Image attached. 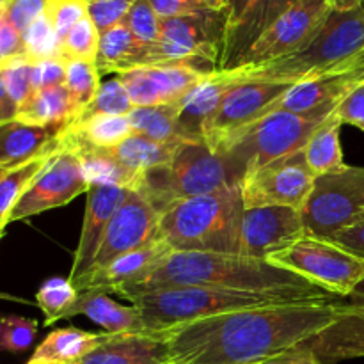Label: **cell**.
Here are the masks:
<instances>
[{
  "label": "cell",
  "mask_w": 364,
  "mask_h": 364,
  "mask_svg": "<svg viewBox=\"0 0 364 364\" xmlns=\"http://www.w3.org/2000/svg\"><path fill=\"white\" fill-rule=\"evenodd\" d=\"M38 334V322L25 316H4L0 318V352L21 354L32 347Z\"/></svg>",
  "instance_id": "40"
},
{
  "label": "cell",
  "mask_w": 364,
  "mask_h": 364,
  "mask_svg": "<svg viewBox=\"0 0 364 364\" xmlns=\"http://www.w3.org/2000/svg\"><path fill=\"white\" fill-rule=\"evenodd\" d=\"M89 183L77 155L59 142V148L41 173L34 178L11 213V223L39 215L68 205L80 194H87Z\"/></svg>",
  "instance_id": "14"
},
{
  "label": "cell",
  "mask_w": 364,
  "mask_h": 364,
  "mask_svg": "<svg viewBox=\"0 0 364 364\" xmlns=\"http://www.w3.org/2000/svg\"><path fill=\"white\" fill-rule=\"evenodd\" d=\"M77 315L87 316L91 322H95L109 334L144 333L137 308L134 304H119L112 297H109L107 291L102 290L80 291V297L68 318Z\"/></svg>",
  "instance_id": "27"
},
{
  "label": "cell",
  "mask_w": 364,
  "mask_h": 364,
  "mask_svg": "<svg viewBox=\"0 0 364 364\" xmlns=\"http://www.w3.org/2000/svg\"><path fill=\"white\" fill-rule=\"evenodd\" d=\"M299 0H247L237 20L228 23L219 70H231L249 46Z\"/></svg>",
  "instance_id": "21"
},
{
  "label": "cell",
  "mask_w": 364,
  "mask_h": 364,
  "mask_svg": "<svg viewBox=\"0 0 364 364\" xmlns=\"http://www.w3.org/2000/svg\"><path fill=\"white\" fill-rule=\"evenodd\" d=\"M100 78H102V73H100L96 63H87V60H66V80H64V87L68 89L71 102H73L75 117L80 114V110H84L95 100L100 85H102Z\"/></svg>",
  "instance_id": "36"
},
{
  "label": "cell",
  "mask_w": 364,
  "mask_h": 364,
  "mask_svg": "<svg viewBox=\"0 0 364 364\" xmlns=\"http://www.w3.org/2000/svg\"><path fill=\"white\" fill-rule=\"evenodd\" d=\"M78 364H171L162 333L109 334Z\"/></svg>",
  "instance_id": "23"
},
{
  "label": "cell",
  "mask_w": 364,
  "mask_h": 364,
  "mask_svg": "<svg viewBox=\"0 0 364 364\" xmlns=\"http://www.w3.org/2000/svg\"><path fill=\"white\" fill-rule=\"evenodd\" d=\"M169 252H173V249L160 238V240L153 242L146 247L117 256L109 265L95 270L87 279L82 281L77 290H102L107 291V294H112L116 288L123 287V284L130 283V281L137 279L142 274L148 272L159 259H162Z\"/></svg>",
  "instance_id": "24"
},
{
  "label": "cell",
  "mask_w": 364,
  "mask_h": 364,
  "mask_svg": "<svg viewBox=\"0 0 364 364\" xmlns=\"http://www.w3.org/2000/svg\"><path fill=\"white\" fill-rule=\"evenodd\" d=\"M78 297H80V291L70 279H64V277L46 279L36 294V302L45 313V326H52L59 320L68 318Z\"/></svg>",
  "instance_id": "35"
},
{
  "label": "cell",
  "mask_w": 364,
  "mask_h": 364,
  "mask_svg": "<svg viewBox=\"0 0 364 364\" xmlns=\"http://www.w3.org/2000/svg\"><path fill=\"white\" fill-rule=\"evenodd\" d=\"M153 64V45L139 41L124 23L100 34L96 66L100 73H127Z\"/></svg>",
  "instance_id": "26"
},
{
  "label": "cell",
  "mask_w": 364,
  "mask_h": 364,
  "mask_svg": "<svg viewBox=\"0 0 364 364\" xmlns=\"http://www.w3.org/2000/svg\"><path fill=\"white\" fill-rule=\"evenodd\" d=\"M255 364H323L316 358L315 352L308 347V345L301 343L297 347H291L288 350L281 352V354L270 355V358L263 359Z\"/></svg>",
  "instance_id": "51"
},
{
  "label": "cell",
  "mask_w": 364,
  "mask_h": 364,
  "mask_svg": "<svg viewBox=\"0 0 364 364\" xmlns=\"http://www.w3.org/2000/svg\"><path fill=\"white\" fill-rule=\"evenodd\" d=\"M304 235L308 233L299 210L288 206L245 208L242 215L238 255L269 259V256L290 247Z\"/></svg>",
  "instance_id": "17"
},
{
  "label": "cell",
  "mask_w": 364,
  "mask_h": 364,
  "mask_svg": "<svg viewBox=\"0 0 364 364\" xmlns=\"http://www.w3.org/2000/svg\"><path fill=\"white\" fill-rule=\"evenodd\" d=\"M364 84V50L345 63L308 77L291 85L279 100L267 107L258 119L272 112H304L316 107L341 103L355 87ZM256 119V121H258ZM255 124V123H252Z\"/></svg>",
  "instance_id": "15"
},
{
  "label": "cell",
  "mask_w": 364,
  "mask_h": 364,
  "mask_svg": "<svg viewBox=\"0 0 364 364\" xmlns=\"http://www.w3.org/2000/svg\"><path fill=\"white\" fill-rule=\"evenodd\" d=\"M329 240L336 242L338 245H341V247H345L347 251L354 252L355 256L364 259V217L359 219L358 223L352 224V226L338 231Z\"/></svg>",
  "instance_id": "50"
},
{
  "label": "cell",
  "mask_w": 364,
  "mask_h": 364,
  "mask_svg": "<svg viewBox=\"0 0 364 364\" xmlns=\"http://www.w3.org/2000/svg\"><path fill=\"white\" fill-rule=\"evenodd\" d=\"M6 171H7V169H2V167H0V176H2V174L6 173Z\"/></svg>",
  "instance_id": "57"
},
{
  "label": "cell",
  "mask_w": 364,
  "mask_h": 364,
  "mask_svg": "<svg viewBox=\"0 0 364 364\" xmlns=\"http://www.w3.org/2000/svg\"><path fill=\"white\" fill-rule=\"evenodd\" d=\"M162 20L206 11H230V0H149Z\"/></svg>",
  "instance_id": "44"
},
{
  "label": "cell",
  "mask_w": 364,
  "mask_h": 364,
  "mask_svg": "<svg viewBox=\"0 0 364 364\" xmlns=\"http://www.w3.org/2000/svg\"><path fill=\"white\" fill-rule=\"evenodd\" d=\"M50 0H11L4 9L7 20L23 34L38 18L46 14Z\"/></svg>",
  "instance_id": "46"
},
{
  "label": "cell",
  "mask_w": 364,
  "mask_h": 364,
  "mask_svg": "<svg viewBox=\"0 0 364 364\" xmlns=\"http://www.w3.org/2000/svg\"><path fill=\"white\" fill-rule=\"evenodd\" d=\"M64 80H66V59H63V57L32 63V87H34V91L64 85Z\"/></svg>",
  "instance_id": "48"
},
{
  "label": "cell",
  "mask_w": 364,
  "mask_h": 364,
  "mask_svg": "<svg viewBox=\"0 0 364 364\" xmlns=\"http://www.w3.org/2000/svg\"><path fill=\"white\" fill-rule=\"evenodd\" d=\"M60 128H43L13 119L0 123V167L14 169L59 146Z\"/></svg>",
  "instance_id": "25"
},
{
  "label": "cell",
  "mask_w": 364,
  "mask_h": 364,
  "mask_svg": "<svg viewBox=\"0 0 364 364\" xmlns=\"http://www.w3.org/2000/svg\"><path fill=\"white\" fill-rule=\"evenodd\" d=\"M100 48V32L91 18L75 25L60 43V57L66 60H87L96 63Z\"/></svg>",
  "instance_id": "38"
},
{
  "label": "cell",
  "mask_w": 364,
  "mask_h": 364,
  "mask_svg": "<svg viewBox=\"0 0 364 364\" xmlns=\"http://www.w3.org/2000/svg\"><path fill=\"white\" fill-rule=\"evenodd\" d=\"M169 287H212L223 290L262 294L287 301H329L336 299L299 274L277 267L269 259L240 255L173 251L137 279L116 288L112 294L132 299Z\"/></svg>",
  "instance_id": "2"
},
{
  "label": "cell",
  "mask_w": 364,
  "mask_h": 364,
  "mask_svg": "<svg viewBox=\"0 0 364 364\" xmlns=\"http://www.w3.org/2000/svg\"><path fill=\"white\" fill-rule=\"evenodd\" d=\"M269 262L299 274L334 297L347 299L364 281V259L329 238L304 235Z\"/></svg>",
  "instance_id": "8"
},
{
  "label": "cell",
  "mask_w": 364,
  "mask_h": 364,
  "mask_svg": "<svg viewBox=\"0 0 364 364\" xmlns=\"http://www.w3.org/2000/svg\"><path fill=\"white\" fill-rule=\"evenodd\" d=\"M75 364H78V363H75Z\"/></svg>",
  "instance_id": "59"
},
{
  "label": "cell",
  "mask_w": 364,
  "mask_h": 364,
  "mask_svg": "<svg viewBox=\"0 0 364 364\" xmlns=\"http://www.w3.org/2000/svg\"><path fill=\"white\" fill-rule=\"evenodd\" d=\"M75 117V107L64 85L34 91L18 109L16 119L25 124L63 130Z\"/></svg>",
  "instance_id": "29"
},
{
  "label": "cell",
  "mask_w": 364,
  "mask_h": 364,
  "mask_svg": "<svg viewBox=\"0 0 364 364\" xmlns=\"http://www.w3.org/2000/svg\"><path fill=\"white\" fill-rule=\"evenodd\" d=\"M20 57H27L23 34L7 20L2 11L0 14V71Z\"/></svg>",
  "instance_id": "47"
},
{
  "label": "cell",
  "mask_w": 364,
  "mask_h": 364,
  "mask_svg": "<svg viewBox=\"0 0 364 364\" xmlns=\"http://www.w3.org/2000/svg\"><path fill=\"white\" fill-rule=\"evenodd\" d=\"M338 299L219 313L162 331L171 364H255L304 343L338 316Z\"/></svg>",
  "instance_id": "1"
},
{
  "label": "cell",
  "mask_w": 364,
  "mask_h": 364,
  "mask_svg": "<svg viewBox=\"0 0 364 364\" xmlns=\"http://www.w3.org/2000/svg\"><path fill=\"white\" fill-rule=\"evenodd\" d=\"M0 14H2V13H0Z\"/></svg>",
  "instance_id": "61"
},
{
  "label": "cell",
  "mask_w": 364,
  "mask_h": 364,
  "mask_svg": "<svg viewBox=\"0 0 364 364\" xmlns=\"http://www.w3.org/2000/svg\"><path fill=\"white\" fill-rule=\"evenodd\" d=\"M68 134L82 139L87 144L102 149H112L134 135V127L128 116H100L87 117V119L71 121L63 128Z\"/></svg>",
  "instance_id": "32"
},
{
  "label": "cell",
  "mask_w": 364,
  "mask_h": 364,
  "mask_svg": "<svg viewBox=\"0 0 364 364\" xmlns=\"http://www.w3.org/2000/svg\"><path fill=\"white\" fill-rule=\"evenodd\" d=\"M306 233L331 238L364 217V167L316 176L301 210Z\"/></svg>",
  "instance_id": "10"
},
{
  "label": "cell",
  "mask_w": 364,
  "mask_h": 364,
  "mask_svg": "<svg viewBox=\"0 0 364 364\" xmlns=\"http://www.w3.org/2000/svg\"><path fill=\"white\" fill-rule=\"evenodd\" d=\"M0 240H2V238H0Z\"/></svg>",
  "instance_id": "60"
},
{
  "label": "cell",
  "mask_w": 364,
  "mask_h": 364,
  "mask_svg": "<svg viewBox=\"0 0 364 364\" xmlns=\"http://www.w3.org/2000/svg\"><path fill=\"white\" fill-rule=\"evenodd\" d=\"M134 134L160 142H185L180 130V105L135 107L128 114Z\"/></svg>",
  "instance_id": "34"
},
{
  "label": "cell",
  "mask_w": 364,
  "mask_h": 364,
  "mask_svg": "<svg viewBox=\"0 0 364 364\" xmlns=\"http://www.w3.org/2000/svg\"><path fill=\"white\" fill-rule=\"evenodd\" d=\"M230 11H206L162 20V32L153 45V64L187 63L206 73L219 71Z\"/></svg>",
  "instance_id": "9"
},
{
  "label": "cell",
  "mask_w": 364,
  "mask_h": 364,
  "mask_svg": "<svg viewBox=\"0 0 364 364\" xmlns=\"http://www.w3.org/2000/svg\"><path fill=\"white\" fill-rule=\"evenodd\" d=\"M230 185H238L230 159L212 151L203 139H198L180 144L166 166L142 174L135 192L162 215L178 201L212 194Z\"/></svg>",
  "instance_id": "4"
},
{
  "label": "cell",
  "mask_w": 364,
  "mask_h": 364,
  "mask_svg": "<svg viewBox=\"0 0 364 364\" xmlns=\"http://www.w3.org/2000/svg\"><path fill=\"white\" fill-rule=\"evenodd\" d=\"M323 364L364 358V301L338 299L333 323L304 341Z\"/></svg>",
  "instance_id": "20"
},
{
  "label": "cell",
  "mask_w": 364,
  "mask_h": 364,
  "mask_svg": "<svg viewBox=\"0 0 364 364\" xmlns=\"http://www.w3.org/2000/svg\"><path fill=\"white\" fill-rule=\"evenodd\" d=\"M57 148L41 153L36 159L23 164V166H18L14 169L6 171L0 176V238L4 237V231H6L7 224L11 223V213H13L16 203L20 201V198L27 191L28 185L34 181V178L41 173L43 167L48 164V160L52 159Z\"/></svg>",
  "instance_id": "33"
},
{
  "label": "cell",
  "mask_w": 364,
  "mask_h": 364,
  "mask_svg": "<svg viewBox=\"0 0 364 364\" xmlns=\"http://www.w3.org/2000/svg\"><path fill=\"white\" fill-rule=\"evenodd\" d=\"M245 2L247 0H230V23L240 16V13L245 7Z\"/></svg>",
  "instance_id": "54"
},
{
  "label": "cell",
  "mask_w": 364,
  "mask_h": 364,
  "mask_svg": "<svg viewBox=\"0 0 364 364\" xmlns=\"http://www.w3.org/2000/svg\"><path fill=\"white\" fill-rule=\"evenodd\" d=\"M333 9L336 11H348L354 9V7H359L361 4H364V0H329Z\"/></svg>",
  "instance_id": "53"
},
{
  "label": "cell",
  "mask_w": 364,
  "mask_h": 364,
  "mask_svg": "<svg viewBox=\"0 0 364 364\" xmlns=\"http://www.w3.org/2000/svg\"><path fill=\"white\" fill-rule=\"evenodd\" d=\"M315 180L304 151H297L245 171L238 188L244 208L288 206L301 212Z\"/></svg>",
  "instance_id": "12"
},
{
  "label": "cell",
  "mask_w": 364,
  "mask_h": 364,
  "mask_svg": "<svg viewBox=\"0 0 364 364\" xmlns=\"http://www.w3.org/2000/svg\"><path fill=\"white\" fill-rule=\"evenodd\" d=\"M0 75H2L11 100L20 109L34 92V87H32V60H28L27 57H20V59L7 64L0 71Z\"/></svg>",
  "instance_id": "43"
},
{
  "label": "cell",
  "mask_w": 364,
  "mask_h": 364,
  "mask_svg": "<svg viewBox=\"0 0 364 364\" xmlns=\"http://www.w3.org/2000/svg\"><path fill=\"white\" fill-rule=\"evenodd\" d=\"M338 105L340 103H329L304 112H272L251 124L238 137L233 148L224 153L237 173L238 183L245 171L302 151L311 135Z\"/></svg>",
  "instance_id": "7"
},
{
  "label": "cell",
  "mask_w": 364,
  "mask_h": 364,
  "mask_svg": "<svg viewBox=\"0 0 364 364\" xmlns=\"http://www.w3.org/2000/svg\"><path fill=\"white\" fill-rule=\"evenodd\" d=\"M135 109L134 102H132L130 95H128L127 87L121 82V78L114 77L109 80L102 82L98 92H96L95 100L80 110L73 121L87 119V117L100 116V114H109V116H128L132 110Z\"/></svg>",
  "instance_id": "37"
},
{
  "label": "cell",
  "mask_w": 364,
  "mask_h": 364,
  "mask_svg": "<svg viewBox=\"0 0 364 364\" xmlns=\"http://www.w3.org/2000/svg\"><path fill=\"white\" fill-rule=\"evenodd\" d=\"M341 119L338 117L336 110L320 124L318 130L311 135L308 144L304 146V156L309 169L315 176L322 174L338 173L347 167L343 160V149H341Z\"/></svg>",
  "instance_id": "30"
},
{
  "label": "cell",
  "mask_w": 364,
  "mask_h": 364,
  "mask_svg": "<svg viewBox=\"0 0 364 364\" xmlns=\"http://www.w3.org/2000/svg\"><path fill=\"white\" fill-rule=\"evenodd\" d=\"M238 185L183 199L160 217V238L173 251L238 255L244 215Z\"/></svg>",
  "instance_id": "3"
},
{
  "label": "cell",
  "mask_w": 364,
  "mask_h": 364,
  "mask_svg": "<svg viewBox=\"0 0 364 364\" xmlns=\"http://www.w3.org/2000/svg\"><path fill=\"white\" fill-rule=\"evenodd\" d=\"M347 299H352V301H364V281L361 284H359L358 288H355L354 294H352L350 297H347Z\"/></svg>",
  "instance_id": "55"
},
{
  "label": "cell",
  "mask_w": 364,
  "mask_h": 364,
  "mask_svg": "<svg viewBox=\"0 0 364 364\" xmlns=\"http://www.w3.org/2000/svg\"><path fill=\"white\" fill-rule=\"evenodd\" d=\"M9 2H11V0H0V13H2V11L6 9V6H7V4H9Z\"/></svg>",
  "instance_id": "56"
},
{
  "label": "cell",
  "mask_w": 364,
  "mask_h": 364,
  "mask_svg": "<svg viewBox=\"0 0 364 364\" xmlns=\"http://www.w3.org/2000/svg\"><path fill=\"white\" fill-rule=\"evenodd\" d=\"M46 14L55 28L57 38L63 43L71 28L89 16V2L87 0H50Z\"/></svg>",
  "instance_id": "42"
},
{
  "label": "cell",
  "mask_w": 364,
  "mask_h": 364,
  "mask_svg": "<svg viewBox=\"0 0 364 364\" xmlns=\"http://www.w3.org/2000/svg\"><path fill=\"white\" fill-rule=\"evenodd\" d=\"M134 2L135 0H91L89 2V18L102 34V32L123 23Z\"/></svg>",
  "instance_id": "45"
},
{
  "label": "cell",
  "mask_w": 364,
  "mask_h": 364,
  "mask_svg": "<svg viewBox=\"0 0 364 364\" xmlns=\"http://www.w3.org/2000/svg\"><path fill=\"white\" fill-rule=\"evenodd\" d=\"M180 144H183V142H160L144 137V135L134 134L110 151L121 166H124L130 173L141 178L142 174L155 169V167L166 166L173 159Z\"/></svg>",
  "instance_id": "31"
},
{
  "label": "cell",
  "mask_w": 364,
  "mask_h": 364,
  "mask_svg": "<svg viewBox=\"0 0 364 364\" xmlns=\"http://www.w3.org/2000/svg\"><path fill=\"white\" fill-rule=\"evenodd\" d=\"M331 13L329 0H299L249 46L233 68L259 66L301 52L318 36Z\"/></svg>",
  "instance_id": "13"
},
{
  "label": "cell",
  "mask_w": 364,
  "mask_h": 364,
  "mask_svg": "<svg viewBox=\"0 0 364 364\" xmlns=\"http://www.w3.org/2000/svg\"><path fill=\"white\" fill-rule=\"evenodd\" d=\"M16 103L11 100L9 92H7L6 89V84H4L2 75H0V123H7V121L16 119Z\"/></svg>",
  "instance_id": "52"
},
{
  "label": "cell",
  "mask_w": 364,
  "mask_h": 364,
  "mask_svg": "<svg viewBox=\"0 0 364 364\" xmlns=\"http://www.w3.org/2000/svg\"><path fill=\"white\" fill-rule=\"evenodd\" d=\"M130 302L137 308L146 333H162L219 313L291 301L212 287H169L146 291Z\"/></svg>",
  "instance_id": "6"
},
{
  "label": "cell",
  "mask_w": 364,
  "mask_h": 364,
  "mask_svg": "<svg viewBox=\"0 0 364 364\" xmlns=\"http://www.w3.org/2000/svg\"><path fill=\"white\" fill-rule=\"evenodd\" d=\"M87 2H91V0H87Z\"/></svg>",
  "instance_id": "58"
},
{
  "label": "cell",
  "mask_w": 364,
  "mask_h": 364,
  "mask_svg": "<svg viewBox=\"0 0 364 364\" xmlns=\"http://www.w3.org/2000/svg\"><path fill=\"white\" fill-rule=\"evenodd\" d=\"M23 41L27 59L32 63L60 57V39L57 38L48 14H43L23 32Z\"/></svg>",
  "instance_id": "39"
},
{
  "label": "cell",
  "mask_w": 364,
  "mask_h": 364,
  "mask_svg": "<svg viewBox=\"0 0 364 364\" xmlns=\"http://www.w3.org/2000/svg\"><path fill=\"white\" fill-rule=\"evenodd\" d=\"M244 80H247L244 73L238 68H233L215 71L199 82L180 102V130L183 137L188 141L203 139L205 121L215 112L224 96Z\"/></svg>",
  "instance_id": "22"
},
{
  "label": "cell",
  "mask_w": 364,
  "mask_h": 364,
  "mask_svg": "<svg viewBox=\"0 0 364 364\" xmlns=\"http://www.w3.org/2000/svg\"><path fill=\"white\" fill-rule=\"evenodd\" d=\"M291 84L269 80H244L235 85L215 112L203 124V141L212 151L224 153L233 148L242 134L256 123L259 114L279 100Z\"/></svg>",
  "instance_id": "11"
},
{
  "label": "cell",
  "mask_w": 364,
  "mask_h": 364,
  "mask_svg": "<svg viewBox=\"0 0 364 364\" xmlns=\"http://www.w3.org/2000/svg\"><path fill=\"white\" fill-rule=\"evenodd\" d=\"M208 75L187 63L142 66L117 77L127 87L135 107L180 105L181 100Z\"/></svg>",
  "instance_id": "18"
},
{
  "label": "cell",
  "mask_w": 364,
  "mask_h": 364,
  "mask_svg": "<svg viewBox=\"0 0 364 364\" xmlns=\"http://www.w3.org/2000/svg\"><path fill=\"white\" fill-rule=\"evenodd\" d=\"M160 217L162 215L148 199L142 198L139 192L128 191L127 198L107 226L92 272L109 265L117 256L160 240Z\"/></svg>",
  "instance_id": "16"
},
{
  "label": "cell",
  "mask_w": 364,
  "mask_h": 364,
  "mask_svg": "<svg viewBox=\"0 0 364 364\" xmlns=\"http://www.w3.org/2000/svg\"><path fill=\"white\" fill-rule=\"evenodd\" d=\"M107 338V333H89L77 327H64L50 333L27 364H75L91 354Z\"/></svg>",
  "instance_id": "28"
},
{
  "label": "cell",
  "mask_w": 364,
  "mask_h": 364,
  "mask_svg": "<svg viewBox=\"0 0 364 364\" xmlns=\"http://www.w3.org/2000/svg\"><path fill=\"white\" fill-rule=\"evenodd\" d=\"M128 191L114 185H95L87 191V205H85L84 223H82L80 240L75 251L73 265H71L68 279L75 288L89 277L95 267L96 255L100 251L103 237L114 213L127 198Z\"/></svg>",
  "instance_id": "19"
},
{
  "label": "cell",
  "mask_w": 364,
  "mask_h": 364,
  "mask_svg": "<svg viewBox=\"0 0 364 364\" xmlns=\"http://www.w3.org/2000/svg\"><path fill=\"white\" fill-rule=\"evenodd\" d=\"M123 23L144 45L159 43L160 32H162V18L156 14L149 0H135Z\"/></svg>",
  "instance_id": "41"
},
{
  "label": "cell",
  "mask_w": 364,
  "mask_h": 364,
  "mask_svg": "<svg viewBox=\"0 0 364 364\" xmlns=\"http://www.w3.org/2000/svg\"><path fill=\"white\" fill-rule=\"evenodd\" d=\"M364 50V4L348 11L333 9L315 39L301 52L259 66H240L247 80L297 84L345 63Z\"/></svg>",
  "instance_id": "5"
},
{
  "label": "cell",
  "mask_w": 364,
  "mask_h": 364,
  "mask_svg": "<svg viewBox=\"0 0 364 364\" xmlns=\"http://www.w3.org/2000/svg\"><path fill=\"white\" fill-rule=\"evenodd\" d=\"M338 117L343 124H352L364 132V84L355 87L336 109Z\"/></svg>",
  "instance_id": "49"
}]
</instances>
